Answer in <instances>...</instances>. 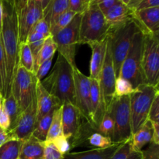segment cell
Instances as JSON below:
<instances>
[{"label": "cell", "mask_w": 159, "mask_h": 159, "mask_svg": "<svg viewBox=\"0 0 159 159\" xmlns=\"http://www.w3.org/2000/svg\"><path fill=\"white\" fill-rule=\"evenodd\" d=\"M76 14L77 13L74 12L73 11L68 9L65 12L61 14L59 16H57L51 26V36L58 33L59 31L64 29L65 26H68Z\"/></svg>", "instance_id": "obj_32"}, {"label": "cell", "mask_w": 159, "mask_h": 159, "mask_svg": "<svg viewBox=\"0 0 159 159\" xmlns=\"http://www.w3.org/2000/svg\"><path fill=\"white\" fill-rule=\"evenodd\" d=\"M68 9H69L68 0H51L47 7L43 9V19L51 27L55 19Z\"/></svg>", "instance_id": "obj_24"}, {"label": "cell", "mask_w": 159, "mask_h": 159, "mask_svg": "<svg viewBox=\"0 0 159 159\" xmlns=\"http://www.w3.org/2000/svg\"><path fill=\"white\" fill-rule=\"evenodd\" d=\"M31 31H36V32L40 33L46 38L50 37V36H51L50 25L43 19H41L38 22H37L36 24L34 26V27L32 28Z\"/></svg>", "instance_id": "obj_42"}, {"label": "cell", "mask_w": 159, "mask_h": 159, "mask_svg": "<svg viewBox=\"0 0 159 159\" xmlns=\"http://www.w3.org/2000/svg\"><path fill=\"white\" fill-rule=\"evenodd\" d=\"M141 1H142V0H130L127 6H128L129 8H130L131 9H133V10H134V9H136L137 6H138V4H139Z\"/></svg>", "instance_id": "obj_52"}, {"label": "cell", "mask_w": 159, "mask_h": 159, "mask_svg": "<svg viewBox=\"0 0 159 159\" xmlns=\"http://www.w3.org/2000/svg\"><path fill=\"white\" fill-rule=\"evenodd\" d=\"M153 126L151 121L147 120L145 124L131 136L132 148L135 151H141L143 148L152 141Z\"/></svg>", "instance_id": "obj_23"}, {"label": "cell", "mask_w": 159, "mask_h": 159, "mask_svg": "<svg viewBox=\"0 0 159 159\" xmlns=\"http://www.w3.org/2000/svg\"><path fill=\"white\" fill-rule=\"evenodd\" d=\"M43 148L44 141L31 136L23 141L19 159H43Z\"/></svg>", "instance_id": "obj_22"}, {"label": "cell", "mask_w": 159, "mask_h": 159, "mask_svg": "<svg viewBox=\"0 0 159 159\" xmlns=\"http://www.w3.org/2000/svg\"><path fill=\"white\" fill-rule=\"evenodd\" d=\"M2 1V25L1 34L2 43L6 56V94H10L12 81L19 66L18 18L13 4L9 1ZM5 98V99H6Z\"/></svg>", "instance_id": "obj_1"}, {"label": "cell", "mask_w": 159, "mask_h": 159, "mask_svg": "<svg viewBox=\"0 0 159 159\" xmlns=\"http://www.w3.org/2000/svg\"><path fill=\"white\" fill-rule=\"evenodd\" d=\"M114 124L113 143H122L132 136L130 110V96H114L106 110Z\"/></svg>", "instance_id": "obj_7"}, {"label": "cell", "mask_w": 159, "mask_h": 159, "mask_svg": "<svg viewBox=\"0 0 159 159\" xmlns=\"http://www.w3.org/2000/svg\"><path fill=\"white\" fill-rule=\"evenodd\" d=\"M46 37L41 34L40 33L36 32V31H30L28 35L27 39H26V43H34V42L37 41H41L43 40Z\"/></svg>", "instance_id": "obj_47"}, {"label": "cell", "mask_w": 159, "mask_h": 159, "mask_svg": "<svg viewBox=\"0 0 159 159\" xmlns=\"http://www.w3.org/2000/svg\"><path fill=\"white\" fill-rule=\"evenodd\" d=\"M2 1L0 0V33H1L2 30Z\"/></svg>", "instance_id": "obj_53"}, {"label": "cell", "mask_w": 159, "mask_h": 159, "mask_svg": "<svg viewBox=\"0 0 159 159\" xmlns=\"http://www.w3.org/2000/svg\"><path fill=\"white\" fill-rule=\"evenodd\" d=\"M153 137L152 142L159 144V123H153Z\"/></svg>", "instance_id": "obj_48"}, {"label": "cell", "mask_w": 159, "mask_h": 159, "mask_svg": "<svg viewBox=\"0 0 159 159\" xmlns=\"http://www.w3.org/2000/svg\"><path fill=\"white\" fill-rule=\"evenodd\" d=\"M107 37L101 42L93 43L89 44L92 48V58L90 61L89 76L92 79H99L100 71L103 65L104 59L106 55V50H107Z\"/></svg>", "instance_id": "obj_20"}, {"label": "cell", "mask_w": 159, "mask_h": 159, "mask_svg": "<svg viewBox=\"0 0 159 159\" xmlns=\"http://www.w3.org/2000/svg\"><path fill=\"white\" fill-rule=\"evenodd\" d=\"M2 105V96L1 93H0V107Z\"/></svg>", "instance_id": "obj_55"}, {"label": "cell", "mask_w": 159, "mask_h": 159, "mask_svg": "<svg viewBox=\"0 0 159 159\" xmlns=\"http://www.w3.org/2000/svg\"><path fill=\"white\" fill-rule=\"evenodd\" d=\"M90 105L92 112V127L98 130V127L106 110L99 89V81L96 79H90Z\"/></svg>", "instance_id": "obj_17"}, {"label": "cell", "mask_w": 159, "mask_h": 159, "mask_svg": "<svg viewBox=\"0 0 159 159\" xmlns=\"http://www.w3.org/2000/svg\"><path fill=\"white\" fill-rule=\"evenodd\" d=\"M116 79V73H115L114 66H113V57H112L110 47L108 42V37H107L105 59H104L103 65H102L99 79H98L106 110H107L110 102L114 97Z\"/></svg>", "instance_id": "obj_12"}, {"label": "cell", "mask_w": 159, "mask_h": 159, "mask_svg": "<svg viewBox=\"0 0 159 159\" xmlns=\"http://www.w3.org/2000/svg\"><path fill=\"white\" fill-rule=\"evenodd\" d=\"M54 57H51L50 58H48V60L44 61L43 62H42L39 67L37 68V71L35 72V76L37 78V79L38 81L41 82L43 80V78L48 75V71H49L50 68H51V65H52V61Z\"/></svg>", "instance_id": "obj_39"}, {"label": "cell", "mask_w": 159, "mask_h": 159, "mask_svg": "<svg viewBox=\"0 0 159 159\" xmlns=\"http://www.w3.org/2000/svg\"><path fill=\"white\" fill-rule=\"evenodd\" d=\"M37 82L38 80L34 73L18 66L10 93L13 95L22 113L36 98Z\"/></svg>", "instance_id": "obj_9"}, {"label": "cell", "mask_w": 159, "mask_h": 159, "mask_svg": "<svg viewBox=\"0 0 159 159\" xmlns=\"http://www.w3.org/2000/svg\"><path fill=\"white\" fill-rule=\"evenodd\" d=\"M89 1H90V0H84V2H85V5H87V4H88V3L89 2Z\"/></svg>", "instance_id": "obj_56"}, {"label": "cell", "mask_w": 159, "mask_h": 159, "mask_svg": "<svg viewBox=\"0 0 159 159\" xmlns=\"http://www.w3.org/2000/svg\"><path fill=\"white\" fill-rule=\"evenodd\" d=\"M86 140L89 141L90 145L99 149L107 148L114 144L110 138H107V137L101 134L99 132H96V133L90 134Z\"/></svg>", "instance_id": "obj_35"}, {"label": "cell", "mask_w": 159, "mask_h": 159, "mask_svg": "<svg viewBox=\"0 0 159 159\" xmlns=\"http://www.w3.org/2000/svg\"><path fill=\"white\" fill-rule=\"evenodd\" d=\"M0 93L2 96V99H4L6 94V65L1 34H0Z\"/></svg>", "instance_id": "obj_33"}, {"label": "cell", "mask_w": 159, "mask_h": 159, "mask_svg": "<svg viewBox=\"0 0 159 159\" xmlns=\"http://www.w3.org/2000/svg\"><path fill=\"white\" fill-rule=\"evenodd\" d=\"M144 37V32L141 29L134 35L131 45L124 58L119 74L120 77L130 82L134 89L146 84L142 70Z\"/></svg>", "instance_id": "obj_5"}, {"label": "cell", "mask_w": 159, "mask_h": 159, "mask_svg": "<svg viewBox=\"0 0 159 159\" xmlns=\"http://www.w3.org/2000/svg\"><path fill=\"white\" fill-rule=\"evenodd\" d=\"M6 1H9V2H10V0H6Z\"/></svg>", "instance_id": "obj_57"}, {"label": "cell", "mask_w": 159, "mask_h": 159, "mask_svg": "<svg viewBox=\"0 0 159 159\" xmlns=\"http://www.w3.org/2000/svg\"><path fill=\"white\" fill-rule=\"evenodd\" d=\"M158 94V87L145 84L135 89V91L130 96L132 134L138 131L148 120L151 106Z\"/></svg>", "instance_id": "obj_6"}, {"label": "cell", "mask_w": 159, "mask_h": 159, "mask_svg": "<svg viewBox=\"0 0 159 159\" xmlns=\"http://www.w3.org/2000/svg\"><path fill=\"white\" fill-rule=\"evenodd\" d=\"M134 91L135 89L130 82L120 76L116 77L115 82L114 96H130Z\"/></svg>", "instance_id": "obj_34"}, {"label": "cell", "mask_w": 159, "mask_h": 159, "mask_svg": "<svg viewBox=\"0 0 159 159\" xmlns=\"http://www.w3.org/2000/svg\"><path fill=\"white\" fill-rule=\"evenodd\" d=\"M119 1L120 0H90L89 2L97 5L101 12L104 14L109 9H110Z\"/></svg>", "instance_id": "obj_43"}, {"label": "cell", "mask_w": 159, "mask_h": 159, "mask_svg": "<svg viewBox=\"0 0 159 159\" xmlns=\"http://www.w3.org/2000/svg\"><path fill=\"white\" fill-rule=\"evenodd\" d=\"M62 134V124H61V107L57 108L54 111L53 115L51 127L46 138V142L52 141L57 137Z\"/></svg>", "instance_id": "obj_30"}, {"label": "cell", "mask_w": 159, "mask_h": 159, "mask_svg": "<svg viewBox=\"0 0 159 159\" xmlns=\"http://www.w3.org/2000/svg\"><path fill=\"white\" fill-rule=\"evenodd\" d=\"M2 106L10 120V127L8 132L12 131L18 124V121L22 114L21 110L19 108L18 104L12 93H10V94L6 99H2Z\"/></svg>", "instance_id": "obj_25"}, {"label": "cell", "mask_w": 159, "mask_h": 159, "mask_svg": "<svg viewBox=\"0 0 159 159\" xmlns=\"http://www.w3.org/2000/svg\"><path fill=\"white\" fill-rule=\"evenodd\" d=\"M120 1L122 2L123 3H124V4L128 5V3H129V2H130V0H120Z\"/></svg>", "instance_id": "obj_54"}, {"label": "cell", "mask_w": 159, "mask_h": 159, "mask_svg": "<svg viewBox=\"0 0 159 159\" xmlns=\"http://www.w3.org/2000/svg\"><path fill=\"white\" fill-rule=\"evenodd\" d=\"M75 106L82 117L92 127V112L90 105V78L82 74L79 68L73 69ZM93 128V127H92Z\"/></svg>", "instance_id": "obj_13"}, {"label": "cell", "mask_w": 159, "mask_h": 159, "mask_svg": "<svg viewBox=\"0 0 159 159\" xmlns=\"http://www.w3.org/2000/svg\"><path fill=\"white\" fill-rule=\"evenodd\" d=\"M113 130H114V124H113V120L110 114L107 112H105L100 121V124L98 127V131L101 134L104 135L107 138H110L112 140Z\"/></svg>", "instance_id": "obj_36"}, {"label": "cell", "mask_w": 159, "mask_h": 159, "mask_svg": "<svg viewBox=\"0 0 159 159\" xmlns=\"http://www.w3.org/2000/svg\"><path fill=\"white\" fill-rule=\"evenodd\" d=\"M45 142H46V141H45ZM49 142H52L53 144H54V145L55 146V147L58 149V151H60V152H61L63 155H66L67 153L70 152V151H71V149L69 141H68L63 134L57 137V138L54 139L52 141H49Z\"/></svg>", "instance_id": "obj_38"}, {"label": "cell", "mask_w": 159, "mask_h": 159, "mask_svg": "<svg viewBox=\"0 0 159 159\" xmlns=\"http://www.w3.org/2000/svg\"><path fill=\"white\" fill-rule=\"evenodd\" d=\"M33 1H34L36 4L38 5L43 11V9L47 7V6H48V3L50 2L51 0H33Z\"/></svg>", "instance_id": "obj_51"}, {"label": "cell", "mask_w": 159, "mask_h": 159, "mask_svg": "<svg viewBox=\"0 0 159 159\" xmlns=\"http://www.w3.org/2000/svg\"><path fill=\"white\" fill-rule=\"evenodd\" d=\"M81 17L82 13H77L68 26L52 35L53 40L57 45L58 54L63 56L73 68H77L75 51L76 47L79 44Z\"/></svg>", "instance_id": "obj_8"}, {"label": "cell", "mask_w": 159, "mask_h": 159, "mask_svg": "<svg viewBox=\"0 0 159 159\" xmlns=\"http://www.w3.org/2000/svg\"><path fill=\"white\" fill-rule=\"evenodd\" d=\"M9 138V133H8V131L3 130L2 128L0 127V146H1L3 143L6 142Z\"/></svg>", "instance_id": "obj_50"}, {"label": "cell", "mask_w": 159, "mask_h": 159, "mask_svg": "<svg viewBox=\"0 0 159 159\" xmlns=\"http://www.w3.org/2000/svg\"><path fill=\"white\" fill-rule=\"evenodd\" d=\"M23 141L9 138L0 146V159H19Z\"/></svg>", "instance_id": "obj_26"}, {"label": "cell", "mask_w": 159, "mask_h": 159, "mask_svg": "<svg viewBox=\"0 0 159 159\" xmlns=\"http://www.w3.org/2000/svg\"><path fill=\"white\" fill-rule=\"evenodd\" d=\"M73 69L66 59L58 54L51 72L41 81L47 91L54 96L61 106L66 102L75 105Z\"/></svg>", "instance_id": "obj_2"}, {"label": "cell", "mask_w": 159, "mask_h": 159, "mask_svg": "<svg viewBox=\"0 0 159 159\" xmlns=\"http://www.w3.org/2000/svg\"><path fill=\"white\" fill-rule=\"evenodd\" d=\"M83 119L75 105L66 102L61 106L62 134L69 141L71 148L80 144L82 141Z\"/></svg>", "instance_id": "obj_11"}, {"label": "cell", "mask_w": 159, "mask_h": 159, "mask_svg": "<svg viewBox=\"0 0 159 159\" xmlns=\"http://www.w3.org/2000/svg\"><path fill=\"white\" fill-rule=\"evenodd\" d=\"M29 0H10L11 2L13 4L14 7L16 8V12H19L22 8L24 7L26 5V3L28 2Z\"/></svg>", "instance_id": "obj_49"}, {"label": "cell", "mask_w": 159, "mask_h": 159, "mask_svg": "<svg viewBox=\"0 0 159 159\" xmlns=\"http://www.w3.org/2000/svg\"><path fill=\"white\" fill-rule=\"evenodd\" d=\"M37 122V101L36 98L29 107L22 113L18 124L12 131L9 133V138H15L20 141H26L32 136Z\"/></svg>", "instance_id": "obj_15"}, {"label": "cell", "mask_w": 159, "mask_h": 159, "mask_svg": "<svg viewBox=\"0 0 159 159\" xmlns=\"http://www.w3.org/2000/svg\"><path fill=\"white\" fill-rule=\"evenodd\" d=\"M122 143H114L110 147L103 149L95 148L85 152H68L64 159H110Z\"/></svg>", "instance_id": "obj_21"}, {"label": "cell", "mask_w": 159, "mask_h": 159, "mask_svg": "<svg viewBox=\"0 0 159 159\" xmlns=\"http://www.w3.org/2000/svg\"><path fill=\"white\" fill-rule=\"evenodd\" d=\"M143 159H159V144L151 142L148 148L141 150Z\"/></svg>", "instance_id": "obj_41"}, {"label": "cell", "mask_w": 159, "mask_h": 159, "mask_svg": "<svg viewBox=\"0 0 159 159\" xmlns=\"http://www.w3.org/2000/svg\"><path fill=\"white\" fill-rule=\"evenodd\" d=\"M36 101H37V121L51 110H56L61 107L60 102L47 91L40 81H38L37 83Z\"/></svg>", "instance_id": "obj_18"}, {"label": "cell", "mask_w": 159, "mask_h": 159, "mask_svg": "<svg viewBox=\"0 0 159 159\" xmlns=\"http://www.w3.org/2000/svg\"><path fill=\"white\" fill-rule=\"evenodd\" d=\"M148 120L153 123H159V94L157 95L152 102L149 110Z\"/></svg>", "instance_id": "obj_40"}, {"label": "cell", "mask_w": 159, "mask_h": 159, "mask_svg": "<svg viewBox=\"0 0 159 159\" xmlns=\"http://www.w3.org/2000/svg\"><path fill=\"white\" fill-rule=\"evenodd\" d=\"M155 7H159V0H142L134 10H141Z\"/></svg>", "instance_id": "obj_46"}, {"label": "cell", "mask_w": 159, "mask_h": 159, "mask_svg": "<svg viewBox=\"0 0 159 159\" xmlns=\"http://www.w3.org/2000/svg\"><path fill=\"white\" fill-rule=\"evenodd\" d=\"M9 127H10V120H9V116L5 110L3 106L2 105V107H0V127L8 131Z\"/></svg>", "instance_id": "obj_45"}, {"label": "cell", "mask_w": 159, "mask_h": 159, "mask_svg": "<svg viewBox=\"0 0 159 159\" xmlns=\"http://www.w3.org/2000/svg\"><path fill=\"white\" fill-rule=\"evenodd\" d=\"M19 66L34 73V59L27 43H20Z\"/></svg>", "instance_id": "obj_31"}, {"label": "cell", "mask_w": 159, "mask_h": 159, "mask_svg": "<svg viewBox=\"0 0 159 159\" xmlns=\"http://www.w3.org/2000/svg\"><path fill=\"white\" fill-rule=\"evenodd\" d=\"M65 155L60 152L52 142H45L43 159H64Z\"/></svg>", "instance_id": "obj_37"}, {"label": "cell", "mask_w": 159, "mask_h": 159, "mask_svg": "<svg viewBox=\"0 0 159 159\" xmlns=\"http://www.w3.org/2000/svg\"><path fill=\"white\" fill-rule=\"evenodd\" d=\"M140 29L141 26L135 18L122 25L110 27L107 37L116 77L119 76L120 68L130 49L134 35Z\"/></svg>", "instance_id": "obj_4"}, {"label": "cell", "mask_w": 159, "mask_h": 159, "mask_svg": "<svg viewBox=\"0 0 159 159\" xmlns=\"http://www.w3.org/2000/svg\"><path fill=\"white\" fill-rule=\"evenodd\" d=\"M43 9L33 0H29L26 6L17 12L19 42L26 43V39L37 22L43 19Z\"/></svg>", "instance_id": "obj_14"}, {"label": "cell", "mask_w": 159, "mask_h": 159, "mask_svg": "<svg viewBox=\"0 0 159 159\" xmlns=\"http://www.w3.org/2000/svg\"><path fill=\"white\" fill-rule=\"evenodd\" d=\"M69 1V9L75 13H82L87 5L84 0H68Z\"/></svg>", "instance_id": "obj_44"}, {"label": "cell", "mask_w": 159, "mask_h": 159, "mask_svg": "<svg viewBox=\"0 0 159 159\" xmlns=\"http://www.w3.org/2000/svg\"><path fill=\"white\" fill-rule=\"evenodd\" d=\"M56 51H57V45H56L54 40H53L52 36H50V37L45 38L41 48L39 51L38 56H37V63H36V67L34 72V75H35V72L39 65L50 57H54Z\"/></svg>", "instance_id": "obj_28"}, {"label": "cell", "mask_w": 159, "mask_h": 159, "mask_svg": "<svg viewBox=\"0 0 159 159\" xmlns=\"http://www.w3.org/2000/svg\"><path fill=\"white\" fill-rule=\"evenodd\" d=\"M142 54V70L147 85H159V37L145 34Z\"/></svg>", "instance_id": "obj_10"}, {"label": "cell", "mask_w": 159, "mask_h": 159, "mask_svg": "<svg viewBox=\"0 0 159 159\" xmlns=\"http://www.w3.org/2000/svg\"><path fill=\"white\" fill-rule=\"evenodd\" d=\"M110 27L120 26L134 18V10L123 3L121 1L116 2L103 14Z\"/></svg>", "instance_id": "obj_19"}, {"label": "cell", "mask_w": 159, "mask_h": 159, "mask_svg": "<svg viewBox=\"0 0 159 159\" xmlns=\"http://www.w3.org/2000/svg\"><path fill=\"white\" fill-rule=\"evenodd\" d=\"M110 26L98 6L89 2L82 13L79 27V44H91L103 41Z\"/></svg>", "instance_id": "obj_3"}, {"label": "cell", "mask_w": 159, "mask_h": 159, "mask_svg": "<svg viewBox=\"0 0 159 159\" xmlns=\"http://www.w3.org/2000/svg\"><path fill=\"white\" fill-rule=\"evenodd\" d=\"M134 18L143 32L159 37V7L134 10Z\"/></svg>", "instance_id": "obj_16"}, {"label": "cell", "mask_w": 159, "mask_h": 159, "mask_svg": "<svg viewBox=\"0 0 159 159\" xmlns=\"http://www.w3.org/2000/svg\"><path fill=\"white\" fill-rule=\"evenodd\" d=\"M110 159H143V157L141 151L133 149L130 138L121 144Z\"/></svg>", "instance_id": "obj_29"}, {"label": "cell", "mask_w": 159, "mask_h": 159, "mask_svg": "<svg viewBox=\"0 0 159 159\" xmlns=\"http://www.w3.org/2000/svg\"><path fill=\"white\" fill-rule=\"evenodd\" d=\"M54 111H55V110H51V111H50L46 115L42 116L40 120H38L36 122L35 127H34V130L33 131L32 136H34V138L41 141H46V138L48 136L50 127H51Z\"/></svg>", "instance_id": "obj_27"}]
</instances>
